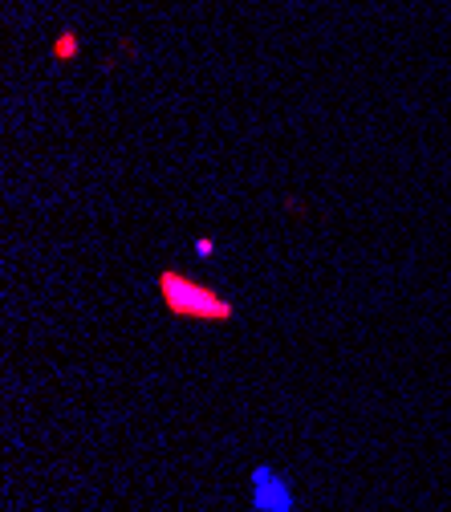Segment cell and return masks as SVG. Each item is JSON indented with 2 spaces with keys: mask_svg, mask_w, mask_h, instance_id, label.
Listing matches in <instances>:
<instances>
[{
  "mask_svg": "<svg viewBox=\"0 0 451 512\" xmlns=\"http://www.w3.org/2000/svg\"><path fill=\"white\" fill-rule=\"evenodd\" d=\"M163 293H167V305L175 313H191V317H228V305L220 297H212L208 289L191 285V281H179V277H163Z\"/></svg>",
  "mask_w": 451,
  "mask_h": 512,
  "instance_id": "cell-1",
  "label": "cell"
},
{
  "mask_svg": "<svg viewBox=\"0 0 451 512\" xmlns=\"http://www.w3.org/2000/svg\"><path fill=\"white\" fill-rule=\"evenodd\" d=\"M252 504L261 512H289L293 508V496H289V484L273 472V468H256L252 476Z\"/></svg>",
  "mask_w": 451,
  "mask_h": 512,
  "instance_id": "cell-2",
  "label": "cell"
}]
</instances>
